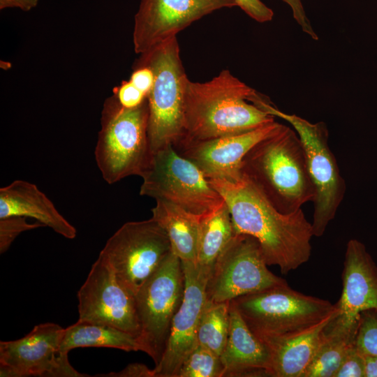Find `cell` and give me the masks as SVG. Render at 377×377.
Instances as JSON below:
<instances>
[{
	"label": "cell",
	"instance_id": "cell-7",
	"mask_svg": "<svg viewBox=\"0 0 377 377\" xmlns=\"http://www.w3.org/2000/svg\"><path fill=\"white\" fill-rule=\"evenodd\" d=\"M251 103L269 114L286 120L298 134L315 189L313 234L315 237L322 236L335 217L346 190L345 180L328 145L329 132L325 123L312 124L297 115L285 113L260 93L251 98Z\"/></svg>",
	"mask_w": 377,
	"mask_h": 377
},
{
	"label": "cell",
	"instance_id": "cell-20",
	"mask_svg": "<svg viewBox=\"0 0 377 377\" xmlns=\"http://www.w3.org/2000/svg\"><path fill=\"white\" fill-rule=\"evenodd\" d=\"M337 309L317 324L285 340L265 344L271 357L272 377H302L320 342L324 328Z\"/></svg>",
	"mask_w": 377,
	"mask_h": 377
},
{
	"label": "cell",
	"instance_id": "cell-33",
	"mask_svg": "<svg viewBox=\"0 0 377 377\" xmlns=\"http://www.w3.org/2000/svg\"><path fill=\"white\" fill-rule=\"evenodd\" d=\"M292 9L294 19L302 28V30L313 40H318V35L313 31L311 24L306 15L301 0H282Z\"/></svg>",
	"mask_w": 377,
	"mask_h": 377
},
{
	"label": "cell",
	"instance_id": "cell-31",
	"mask_svg": "<svg viewBox=\"0 0 377 377\" xmlns=\"http://www.w3.org/2000/svg\"><path fill=\"white\" fill-rule=\"evenodd\" d=\"M246 14L253 20L267 22L272 20L273 10L260 0H232Z\"/></svg>",
	"mask_w": 377,
	"mask_h": 377
},
{
	"label": "cell",
	"instance_id": "cell-26",
	"mask_svg": "<svg viewBox=\"0 0 377 377\" xmlns=\"http://www.w3.org/2000/svg\"><path fill=\"white\" fill-rule=\"evenodd\" d=\"M221 356L197 345L185 358L177 377H223Z\"/></svg>",
	"mask_w": 377,
	"mask_h": 377
},
{
	"label": "cell",
	"instance_id": "cell-34",
	"mask_svg": "<svg viewBox=\"0 0 377 377\" xmlns=\"http://www.w3.org/2000/svg\"><path fill=\"white\" fill-rule=\"evenodd\" d=\"M101 376L112 377H155L154 369L142 363H131L119 372H111Z\"/></svg>",
	"mask_w": 377,
	"mask_h": 377
},
{
	"label": "cell",
	"instance_id": "cell-17",
	"mask_svg": "<svg viewBox=\"0 0 377 377\" xmlns=\"http://www.w3.org/2000/svg\"><path fill=\"white\" fill-rule=\"evenodd\" d=\"M343 289L338 301L339 316L358 322L362 312L377 311V267L363 243L350 239L346 245Z\"/></svg>",
	"mask_w": 377,
	"mask_h": 377
},
{
	"label": "cell",
	"instance_id": "cell-3",
	"mask_svg": "<svg viewBox=\"0 0 377 377\" xmlns=\"http://www.w3.org/2000/svg\"><path fill=\"white\" fill-rule=\"evenodd\" d=\"M241 173L281 213L295 212L313 200L303 145L297 132L283 124L246 154Z\"/></svg>",
	"mask_w": 377,
	"mask_h": 377
},
{
	"label": "cell",
	"instance_id": "cell-8",
	"mask_svg": "<svg viewBox=\"0 0 377 377\" xmlns=\"http://www.w3.org/2000/svg\"><path fill=\"white\" fill-rule=\"evenodd\" d=\"M141 177L140 195L171 203L198 216L224 202L202 171L172 146L152 154Z\"/></svg>",
	"mask_w": 377,
	"mask_h": 377
},
{
	"label": "cell",
	"instance_id": "cell-24",
	"mask_svg": "<svg viewBox=\"0 0 377 377\" xmlns=\"http://www.w3.org/2000/svg\"><path fill=\"white\" fill-rule=\"evenodd\" d=\"M235 235L231 216L225 201L214 211L200 216L197 264L212 268Z\"/></svg>",
	"mask_w": 377,
	"mask_h": 377
},
{
	"label": "cell",
	"instance_id": "cell-35",
	"mask_svg": "<svg viewBox=\"0 0 377 377\" xmlns=\"http://www.w3.org/2000/svg\"><path fill=\"white\" fill-rule=\"evenodd\" d=\"M39 0H0V10L17 8L23 11H29L36 8Z\"/></svg>",
	"mask_w": 377,
	"mask_h": 377
},
{
	"label": "cell",
	"instance_id": "cell-19",
	"mask_svg": "<svg viewBox=\"0 0 377 377\" xmlns=\"http://www.w3.org/2000/svg\"><path fill=\"white\" fill-rule=\"evenodd\" d=\"M11 216L29 217L66 239H74L76 228L61 215L36 185L15 180L0 188V219Z\"/></svg>",
	"mask_w": 377,
	"mask_h": 377
},
{
	"label": "cell",
	"instance_id": "cell-11",
	"mask_svg": "<svg viewBox=\"0 0 377 377\" xmlns=\"http://www.w3.org/2000/svg\"><path fill=\"white\" fill-rule=\"evenodd\" d=\"M267 266L258 241L249 235L235 234L212 267L207 300L228 302L287 283Z\"/></svg>",
	"mask_w": 377,
	"mask_h": 377
},
{
	"label": "cell",
	"instance_id": "cell-9",
	"mask_svg": "<svg viewBox=\"0 0 377 377\" xmlns=\"http://www.w3.org/2000/svg\"><path fill=\"white\" fill-rule=\"evenodd\" d=\"M184 274L181 260L172 251L135 295L140 350L156 365L169 338L175 315L184 297Z\"/></svg>",
	"mask_w": 377,
	"mask_h": 377
},
{
	"label": "cell",
	"instance_id": "cell-2",
	"mask_svg": "<svg viewBox=\"0 0 377 377\" xmlns=\"http://www.w3.org/2000/svg\"><path fill=\"white\" fill-rule=\"evenodd\" d=\"M256 91L228 69L205 82L188 80L185 135L178 145L244 133L274 121V116L249 101Z\"/></svg>",
	"mask_w": 377,
	"mask_h": 377
},
{
	"label": "cell",
	"instance_id": "cell-6",
	"mask_svg": "<svg viewBox=\"0 0 377 377\" xmlns=\"http://www.w3.org/2000/svg\"><path fill=\"white\" fill-rule=\"evenodd\" d=\"M251 331L264 344L295 336L332 313L337 303L306 295L287 283L230 301Z\"/></svg>",
	"mask_w": 377,
	"mask_h": 377
},
{
	"label": "cell",
	"instance_id": "cell-1",
	"mask_svg": "<svg viewBox=\"0 0 377 377\" xmlns=\"http://www.w3.org/2000/svg\"><path fill=\"white\" fill-rule=\"evenodd\" d=\"M223 198L235 234H246L259 242L267 265L283 274L306 263L311 254V223L302 209L279 212L246 176L235 179H207Z\"/></svg>",
	"mask_w": 377,
	"mask_h": 377
},
{
	"label": "cell",
	"instance_id": "cell-30",
	"mask_svg": "<svg viewBox=\"0 0 377 377\" xmlns=\"http://www.w3.org/2000/svg\"><path fill=\"white\" fill-rule=\"evenodd\" d=\"M113 94L119 103L126 108L140 105L147 97L130 80H124L119 86L114 87Z\"/></svg>",
	"mask_w": 377,
	"mask_h": 377
},
{
	"label": "cell",
	"instance_id": "cell-27",
	"mask_svg": "<svg viewBox=\"0 0 377 377\" xmlns=\"http://www.w3.org/2000/svg\"><path fill=\"white\" fill-rule=\"evenodd\" d=\"M355 343L364 356H377L376 310L370 309L361 313Z\"/></svg>",
	"mask_w": 377,
	"mask_h": 377
},
{
	"label": "cell",
	"instance_id": "cell-15",
	"mask_svg": "<svg viewBox=\"0 0 377 377\" xmlns=\"http://www.w3.org/2000/svg\"><path fill=\"white\" fill-rule=\"evenodd\" d=\"M184 293L172 320L169 338L155 377H177L185 358L196 347L197 328L207 301L206 284L212 268L194 263H182Z\"/></svg>",
	"mask_w": 377,
	"mask_h": 377
},
{
	"label": "cell",
	"instance_id": "cell-16",
	"mask_svg": "<svg viewBox=\"0 0 377 377\" xmlns=\"http://www.w3.org/2000/svg\"><path fill=\"white\" fill-rule=\"evenodd\" d=\"M280 125L274 121L246 133L182 142L174 148L193 163L207 179H235L242 175L241 164L246 154Z\"/></svg>",
	"mask_w": 377,
	"mask_h": 377
},
{
	"label": "cell",
	"instance_id": "cell-22",
	"mask_svg": "<svg viewBox=\"0 0 377 377\" xmlns=\"http://www.w3.org/2000/svg\"><path fill=\"white\" fill-rule=\"evenodd\" d=\"M153 218L165 230L182 263H196L200 217L171 203L156 200Z\"/></svg>",
	"mask_w": 377,
	"mask_h": 377
},
{
	"label": "cell",
	"instance_id": "cell-4",
	"mask_svg": "<svg viewBox=\"0 0 377 377\" xmlns=\"http://www.w3.org/2000/svg\"><path fill=\"white\" fill-rule=\"evenodd\" d=\"M147 97L138 106L123 107L113 94L105 99L95 159L103 179L109 184L131 175L141 177L151 158L147 126Z\"/></svg>",
	"mask_w": 377,
	"mask_h": 377
},
{
	"label": "cell",
	"instance_id": "cell-32",
	"mask_svg": "<svg viewBox=\"0 0 377 377\" xmlns=\"http://www.w3.org/2000/svg\"><path fill=\"white\" fill-rule=\"evenodd\" d=\"M145 96H148L154 84V76L147 66H135L129 79Z\"/></svg>",
	"mask_w": 377,
	"mask_h": 377
},
{
	"label": "cell",
	"instance_id": "cell-21",
	"mask_svg": "<svg viewBox=\"0 0 377 377\" xmlns=\"http://www.w3.org/2000/svg\"><path fill=\"white\" fill-rule=\"evenodd\" d=\"M358 322H350L339 312L323 330L316 350L302 377H334L348 348L355 341Z\"/></svg>",
	"mask_w": 377,
	"mask_h": 377
},
{
	"label": "cell",
	"instance_id": "cell-25",
	"mask_svg": "<svg viewBox=\"0 0 377 377\" xmlns=\"http://www.w3.org/2000/svg\"><path fill=\"white\" fill-rule=\"evenodd\" d=\"M230 302L207 300L197 328L198 345L219 356L225 349L229 334Z\"/></svg>",
	"mask_w": 377,
	"mask_h": 377
},
{
	"label": "cell",
	"instance_id": "cell-36",
	"mask_svg": "<svg viewBox=\"0 0 377 377\" xmlns=\"http://www.w3.org/2000/svg\"><path fill=\"white\" fill-rule=\"evenodd\" d=\"M365 377H377V356L366 355Z\"/></svg>",
	"mask_w": 377,
	"mask_h": 377
},
{
	"label": "cell",
	"instance_id": "cell-5",
	"mask_svg": "<svg viewBox=\"0 0 377 377\" xmlns=\"http://www.w3.org/2000/svg\"><path fill=\"white\" fill-rule=\"evenodd\" d=\"M177 36L140 54L135 66L153 72L154 84L147 96V135L151 154L176 147L184 138V95L188 80Z\"/></svg>",
	"mask_w": 377,
	"mask_h": 377
},
{
	"label": "cell",
	"instance_id": "cell-12",
	"mask_svg": "<svg viewBox=\"0 0 377 377\" xmlns=\"http://www.w3.org/2000/svg\"><path fill=\"white\" fill-rule=\"evenodd\" d=\"M64 328L38 324L22 338L0 341L1 377H83L60 350Z\"/></svg>",
	"mask_w": 377,
	"mask_h": 377
},
{
	"label": "cell",
	"instance_id": "cell-14",
	"mask_svg": "<svg viewBox=\"0 0 377 377\" xmlns=\"http://www.w3.org/2000/svg\"><path fill=\"white\" fill-rule=\"evenodd\" d=\"M235 6L232 0H141L134 20V50L147 52L202 17Z\"/></svg>",
	"mask_w": 377,
	"mask_h": 377
},
{
	"label": "cell",
	"instance_id": "cell-10",
	"mask_svg": "<svg viewBox=\"0 0 377 377\" xmlns=\"http://www.w3.org/2000/svg\"><path fill=\"white\" fill-rule=\"evenodd\" d=\"M172 251L168 237L153 219L123 224L99 253L134 297Z\"/></svg>",
	"mask_w": 377,
	"mask_h": 377
},
{
	"label": "cell",
	"instance_id": "cell-18",
	"mask_svg": "<svg viewBox=\"0 0 377 377\" xmlns=\"http://www.w3.org/2000/svg\"><path fill=\"white\" fill-rule=\"evenodd\" d=\"M221 360L223 376H270L268 348L251 331L231 302L229 334Z\"/></svg>",
	"mask_w": 377,
	"mask_h": 377
},
{
	"label": "cell",
	"instance_id": "cell-28",
	"mask_svg": "<svg viewBox=\"0 0 377 377\" xmlns=\"http://www.w3.org/2000/svg\"><path fill=\"white\" fill-rule=\"evenodd\" d=\"M45 227L39 222L29 223L26 217L11 216L0 219V253H5L22 232Z\"/></svg>",
	"mask_w": 377,
	"mask_h": 377
},
{
	"label": "cell",
	"instance_id": "cell-13",
	"mask_svg": "<svg viewBox=\"0 0 377 377\" xmlns=\"http://www.w3.org/2000/svg\"><path fill=\"white\" fill-rule=\"evenodd\" d=\"M79 321L110 325L134 337L140 334L135 297L98 256L77 294Z\"/></svg>",
	"mask_w": 377,
	"mask_h": 377
},
{
	"label": "cell",
	"instance_id": "cell-29",
	"mask_svg": "<svg viewBox=\"0 0 377 377\" xmlns=\"http://www.w3.org/2000/svg\"><path fill=\"white\" fill-rule=\"evenodd\" d=\"M334 377H365V357L355 341L348 348Z\"/></svg>",
	"mask_w": 377,
	"mask_h": 377
},
{
	"label": "cell",
	"instance_id": "cell-23",
	"mask_svg": "<svg viewBox=\"0 0 377 377\" xmlns=\"http://www.w3.org/2000/svg\"><path fill=\"white\" fill-rule=\"evenodd\" d=\"M84 347L140 350L136 337L126 332L108 325L77 320L64 330L60 350L68 355L73 348Z\"/></svg>",
	"mask_w": 377,
	"mask_h": 377
}]
</instances>
